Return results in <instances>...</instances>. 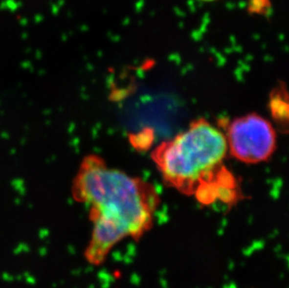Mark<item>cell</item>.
<instances>
[{
  "label": "cell",
  "mask_w": 289,
  "mask_h": 288,
  "mask_svg": "<svg viewBox=\"0 0 289 288\" xmlns=\"http://www.w3.org/2000/svg\"><path fill=\"white\" fill-rule=\"evenodd\" d=\"M75 197L90 208L93 231L86 258L101 264L126 238L138 242L154 225L158 195L146 181L88 158L74 185Z\"/></svg>",
  "instance_id": "cell-1"
},
{
  "label": "cell",
  "mask_w": 289,
  "mask_h": 288,
  "mask_svg": "<svg viewBox=\"0 0 289 288\" xmlns=\"http://www.w3.org/2000/svg\"><path fill=\"white\" fill-rule=\"evenodd\" d=\"M225 136L207 121H197L154 153L162 178L171 187L211 205L237 202L240 195L234 178L225 171Z\"/></svg>",
  "instance_id": "cell-2"
},
{
  "label": "cell",
  "mask_w": 289,
  "mask_h": 288,
  "mask_svg": "<svg viewBox=\"0 0 289 288\" xmlns=\"http://www.w3.org/2000/svg\"><path fill=\"white\" fill-rule=\"evenodd\" d=\"M225 139L231 155L245 163L267 160L276 143L272 126L257 114L237 118L230 124Z\"/></svg>",
  "instance_id": "cell-3"
},
{
  "label": "cell",
  "mask_w": 289,
  "mask_h": 288,
  "mask_svg": "<svg viewBox=\"0 0 289 288\" xmlns=\"http://www.w3.org/2000/svg\"><path fill=\"white\" fill-rule=\"evenodd\" d=\"M201 1H213V0H201Z\"/></svg>",
  "instance_id": "cell-4"
}]
</instances>
